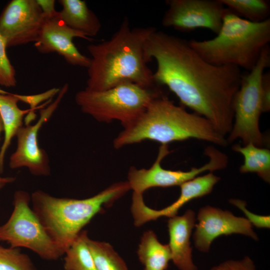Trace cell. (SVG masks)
Here are the masks:
<instances>
[{
	"mask_svg": "<svg viewBox=\"0 0 270 270\" xmlns=\"http://www.w3.org/2000/svg\"><path fill=\"white\" fill-rule=\"evenodd\" d=\"M156 30L152 26L131 28L125 18L109 40L88 45L92 58L85 88L101 91L126 82L156 87L144 54L145 42Z\"/></svg>",
	"mask_w": 270,
	"mask_h": 270,
	"instance_id": "2",
	"label": "cell"
},
{
	"mask_svg": "<svg viewBox=\"0 0 270 270\" xmlns=\"http://www.w3.org/2000/svg\"><path fill=\"white\" fill-rule=\"evenodd\" d=\"M44 19L36 0H12L0 14V34L6 47L35 42Z\"/></svg>",
	"mask_w": 270,
	"mask_h": 270,
	"instance_id": "12",
	"label": "cell"
},
{
	"mask_svg": "<svg viewBox=\"0 0 270 270\" xmlns=\"http://www.w3.org/2000/svg\"><path fill=\"white\" fill-rule=\"evenodd\" d=\"M220 180V177L210 172L184 182L180 186V193L178 198L170 206L159 210L148 207L144 201L143 194L133 192L131 212L134 224L140 226L162 216L170 218L177 216L178 210L186 204L210 193Z\"/></svg>",
	"mask_w": 270,
	"mask_h": 270,
	"instance_id": "15",
	"label": "cell"
},
{
	"mask_svg": "<svg viewBox=\"0 0 270 270\" xmlns=\"http://www.w3.org/2000/svg\"><path fill=\"white\" fill-rule=\"evenodd\" d=\"M68 88V84H66L60 90L54 102L40 111V118L34 124H26L18 130L16 136V148L10 158V168H26L32 175L36 176L50 174L48 156L45 150L40 148L38 145V132L56 110Z\"/></svg>",
	"mask_w": 270,
	"mask_h": 270,
	"instance_id": "11",
	"label": "cell"
},
{
	"mask_svg": "<svg viewBox=\"0 0 270 270\" xmlns=\"http://www.w3.org/2000/svg\"><path fill=\"white\" fill-rule=\"evenodd\" d=\"M264 112L270 110V72H264L262 80Z\"/></svg>",
	"mask_w": 270,
	"mask_h": 270,
	"instance_id": "29",
	"label": "cell"
},
{
	"mask_svg": "<svg viewBox=\"0 0 270 270\" xmlns=\"http://www.w3.org/2000/svg\"><path fill=\"white\" fill-rule=\"evenodd\" d=\"M137 254L144 270H166L171 260L168 244H162L151 230L143 234Z\"/></svg>",
	"mask_w": 270,
	"mask_h": 270,
	"instance_id": "19",
	"label": "cell"
},
{
	"mask_svg": "<svg viewBox=\"0 0 270 270\" xmlns=\"http://www.w3.org/2000/svg\"><path fill=\"white\" fill-rule=\"evenodd\" d=\"M188 41L190 46L208 62L216 66H234L249 72L263 50L269 46L270 18L253 22L227 8L216 36Z\"/></svg>",
	"mask_w": 270,
	"mask_h": 270,
	"instance_id": "5",
	"label": "cell"
},
{
	"mask_svg": "<svg viewBox=\"0 0 270 270\" xmlns=\"http://www.w3.org/2000/svg\"><path fill=\"white\" fill-rule=\"evenodd\" d=\"M0 270H37L29 256L18 248L0 246Z\"/></svg>",
	"mask_w": 270,
	"mask_h": 270,
	"instance_id": "24",
	"label": "cell"
},
{
	"mask_svg": "<svg viewBox=\"0 0 270 270\" xmlns=\"http://www.w3.org/2000/svg\"><path fill=\"white\" fill-rule=\"evenodd\" d=\"M4 186V185H0V190Z\"/></svg>",
	"mask_w": 270,
	"mask_h": 270,
	"instance_id": "33",
	"label": "cell"
},
{
	"mask_svg": "<svg viewBox=\"0 0 270 270\" xmlns=\"http://www.w3.org/2000/svg\"><path fill=\"white\" fill-rule=\"evenodd\" d=\"M197 220L193 238L195 246L202 252H208L214 240L222 235L238 234L258 240L246 218L236 216L228 210L206 206L200 210Z\"/></svg>",
	"mask_w": 270,
	"mask_h": 270,
	"instance_id": "14",
	"label": "cell"
},
{
	"mask_svg": "<svg viewBox=\"0 0 270 270\" xmlns=\"http://www.w3.org/2000/svg\"><path fill=\"white\" fill-rule=\"evenodd\" d=\"M270 65L269 46L262 52L254 66L242 74L240 88L233 102L234 122L228 143L240 139L243 145L253 144L262 147L264 137L260 128L263 110L262 80L265 69Z\"/></svg>",
	"mask_w": 270,
	"mask_h": 270,
	"instance_id": "7",
	"label": "cell"
},
{
	"mask_svg": "<svg viewBox=\"0 0 270 270\" xmlns=\"http://www.w3.org/2000/svg\"><path fill=\"white\" fill-rule=\"evenodd\" d=\"M123 128L113 141L115 148L146 140L166 145L190 138L222 146L228 144L210 121L188 112L162 94L154 98L141 114Z\"/></svg>",
	"mask_w": 270,
	"mask_h": 270,
	"instance_id": "3",
	"label": "cell"
},
{
	"mask_svg": "<svg viewBox=\"0 0 270 270\" xmlns=\"http://www.w3.org/2000/svg\"><path fill=\"white\" fill-rule=\"evenodd\" d=\"M88 236L82 230L64 255V270H98L87 244Z\"/></svg>",
	"mask_w": 270,
	"mask_h": 270,
	"instance_id": "21",
	"label": "cell"
},
{
	"mask_svg": "<svg viewBox=\"0 0 270 270\" xmlns=\"http://www.w3.org/2000/svg\"><path fill=\"white\" fill-rule=\"evenodd\" d=\"M148 62H156V84L166 86L184 107L202 116L224 136L234 122L233 102L242 74L234 66H216L201 57L189 41L156 29L144 44Z\"/></svg>",
	"mask_w": 270,
	"mask_h": 270,
	"instance_id": "1",
	"label": "cell"
},
{
	"mask_svg": "<svg viewBox=\"0 0 270 270\" xmlns=\"http://www.w3.org/2000/svg\"><path fill=\"white\" fill-rule=\"evenodd\" d=\"M232 150L244 157L241 173L254 172L266 182H270V150L253 144H234Z\"/></svg>",
	"mask_w": 270,
	"mask_h": 270,
	"instance_id": "20",
	"label": "cell"
},
{
	"mask_svg": "<svg viewBox=\"0 0 270 270\" xmlns=\"http://www.w3.org/2000/svg\"><path fill=\"white\" fill-rule=\"evenodd\" d=\"M6 42L0 34V86L6 88L16 85V72L6 52Z\"/></svg>",
	"mask_w": 270,
	"mask_h": 270,
	"instance_id": "25",
	"label": "cell"
},
{
	"mask_svg": "<svg viewBox=\"0 0 270 270\" xmlns=\"http://www.w3.org/2000/svg\"><path fill=\"white\" fill-rule=\"evenodd\" d=\"M74 38L88 41L92 40V38H88L68 27L62 19L60 12L57 11L51 16H44L34 46L42 54L56 52L70 64L88 68L90 58L80 52L73 42Z\"/></svg>",
	"mask_w": 270,
	"mask_h": 270,
	"instance_id": "13",
	"label": "cell"
},
{
	"mask_svg": "<svg viewBox=\"0 0 270 270\" xmlns=\"http://www.w3.org/2000/svg\"><path fill=\"white\" fill-rule=\"evenodd\" d=\"M3 126L2 121L0 116V135L2 132H3ZM16 180V178L14 177H2L0 176V185L6 186L8 184L13 182Z\"/></svg>",
	"mask_w": 270,
	"mask_h": 270,
	"instance_id": "31",
	"label": "cell"
},
{
	"mask_svg": "<svg viewBox=\"0 0 270 270\" xmlns=\"http://www.w3.org/2000/svg\"><path fill=\"white\" fill-rule=\"evenodd\" d=\"M130 190L127 182L114 184L84 199L57 198L42 190L31 196L32 208L62 255L88 224L104 208Z\"/></svg>",
	"mask_w": 270,
	"mask_h": 270,
	"instance_id": "4",
	"label": "cell"
},
{
	"mask_svg": "<svg viewBox=\"0 0 270 270\" xmlns=\"http://www.w3.org/2000/svg\"><path fill=\"white\" fill-rule=\"evenodd\" d=\"M18 99L14 94H0V116L2 121L4 139L0 150V173L3 172L4 160L12 138L22 126L24 116L30 112V108L20 109Z\"/></svg>",
	"mask_w": 270,
	"mask_h": 270,
	"instance_id": "18",
	"label": "cell"
},
{
	"mask_svg": "<svg viewBox=\"0 0 270 270\" xmlns=\"http://www.w3.org/2000/svg\"><path fill=\"white\" fill-rule=\"evenodd\" d=\"M87 244L98 270H129L124 260L109 243L88 238Z\"/></svg>",
	"mask_w": 270,
	"mask_h": 270,
	"instance_id": "23",
	"label": "cell"
},
{
	"mask_svg": "<svg viewBox=\"0 0 270 270\" xmlns=\"http://www.w3.org/2000/svg\"><path fill=\"white\" fill-rule=\"evenodd\" d=\"M162 26L180 32L204 28L217 34L227 8L220 0H167Z\"/></svg>",
	"mask_w": 270,
	"mask_h": 270,
	"instance_id": "10",
	"label": "cell"
},
{
	"mask_svg": "<svg viewBox=\"0 0 270 270\" xmlns=\"http://www.w3.org/2000/svg\"><path fill=\"white\" fill-rule=\"evenodd\" d=\"M9 94V92H6V91H5V90H2V89H1L0 88V94Z\"/></svg>",
	"mask_w": 270,
	"mask_h": 270,
	"instance_id": "32",
	"label": "cell"
},
{
	"mask_svg": "<svg viewBox=\"0 0 270 270\" xmlns=\"http://www.w3.org/2000/svg\"><path fill=\"white\" fill-rule=\"evenodd\" d=\"M60 89L52 88L41 94L34 95H22L15 94L19 101L22 102L30 106L31 112L29 113L32 114L34 117V110L37 108V106L44 101L50 100L57 94H58Z\"/></svg>",
	"mask_w": 270,
	"mask_h": 270,
	"instance_id": "27",
	"label": "cell"
},
{
	"mask_svg": "<svg viewBox=\"0 0 270 270\" xmlns=\"http://www.w3.org/2000/svg\"><path fill=\"white\" fill-rule=\"evenodd\" d=\"M229 202L242 211L246 216V219L252 225L258 228H270V216H260L252 213L246 208V202L240 200L231 199L229 200Z\"/></svg>",
	"mask_w": 270,
	"mask_h": 270,
	"instance_id": "26",
	"label": "cell"
},
{
	"mask_svg": "<svg viewBox=\"0 0 270 270\" xmlns=\"http://www.w3.org/2000/svg\"><path fill=\"white\" fill-rule=\"evenodd\" d=\"M162 94L158 87L146 88L126 82L101 91L85 88L78 91L74 99L82 112L97 121L118 120L124 127L136 118Z\"/></svg>",
	"mask_w": 270,
	"mask_h": 270,
	"instance_id": "6",
	"label": "cell"
},
{
	"mask_svg": "<svg viewBox=\"0 0 270 270\" xmlns=\"http://www.w3.org/2000/svg\"><path fill=\"white\" fill-rule=\"evenodd\" d=\"M30 202L28 192L18 190L14 192L12 214L0 226V242H7L12 248H28L45 260H56L63 255L30 207Z\"/></svg>",
	"mask_w": 270,
	"mask_h": 270,
	"instance_id": "8",
	"label": "cell"
},
{
	"mask_svg": "<svg viewBox=\"0 0 270 270\" xmlns=\"http://www.w3.org/2000/svg\"><path fill=\"white\" fill-rule=\"evenodd\" d=\"M234 14L253 22L268 20L270 16V2L267 0H220Z\"/></svg>",
	"mask_w": 270,
	"mask_h": 270,
	"instance_id": "22",
	"label": "cell"
},
{
	"mask_svg": "<svg viewBox=\"0 0 270 270\" xmlns=\"http://www.w3.org/2000/svg\"><path fill=\"white\" fill-rule=\"evenodd\" d=\"M60 16L70 28L90 38L100 32L102 24L96 15L82 0H60Z\"/></svg>",
	"mask_w": 270,
	"mask_h": 270,
	"instance_id": "17",
	"label": "cell"
},
{
	"mask_svg": "<svg viewBox=\"0 0 270 270\" xmlns=\"http://www.w3.org/2000/svg\"><path fill=\"white\" fill-rule=\"evenodd\" d=\"M195 222V213L192 210L182 216L170 218L168 222L171 260L180 270H198L192 260L190 242Z\"/></svg>",
	"mask_w": 270,
	"mask_h": 270,
	"instance_id": "16",
	"label": "cell"
},
{
	"mask_svg": "<svg viewBox=\"0 0 270 270\" xmlns=\"http://www.w3.org/2000/svg\"><path fill=\"white\" fill-rule=\"evenodd\" d=\"M210 270H256V268L252 260L248 256H245L241 260H226Z\"/></svg>",
	"mask_w": 270,
	"mask_h": 270,
	"instance_id": "28",
	"label": "cell"
},
{
	"mask_svg": "<svg viewBox=\"0 0 270 270\" xmlns=\"http://www.w3.org/2000/svg\"><path fill=\"white\" fill-rule=\"evenodd\" d=\"M170 152L168 145L161 144L156 160L150 168L138 169L131 166L128 173L127 180L130 190L134 192L143 194L152 188L180 186L204 172L224 169L228 164V158L224 154L212 146H208L204 154L210 160L204 166L192 168L188 171L166 170L162 168L161 162Z\"/></svg>",
	"mask_w": 270,
	"mask_h": 270,
	"instance_id": "9",
	"label": "cell"
},
{
	"mask_svg": "<svg viewBox=\"0 0 270 270\" xmlns=\"http://www.w3.org/2000/svg\"><path fill=\"white\" fill-rule=\"evenodd\" d=\"M36 2L40 6L44 16H51L57 12L55 9V0H36Z\"/></svg>",
	"mask_w": 270,
	"mask_h": 270,
	"instance_id": "30",
	"label": "cell"
}]
</instances>
